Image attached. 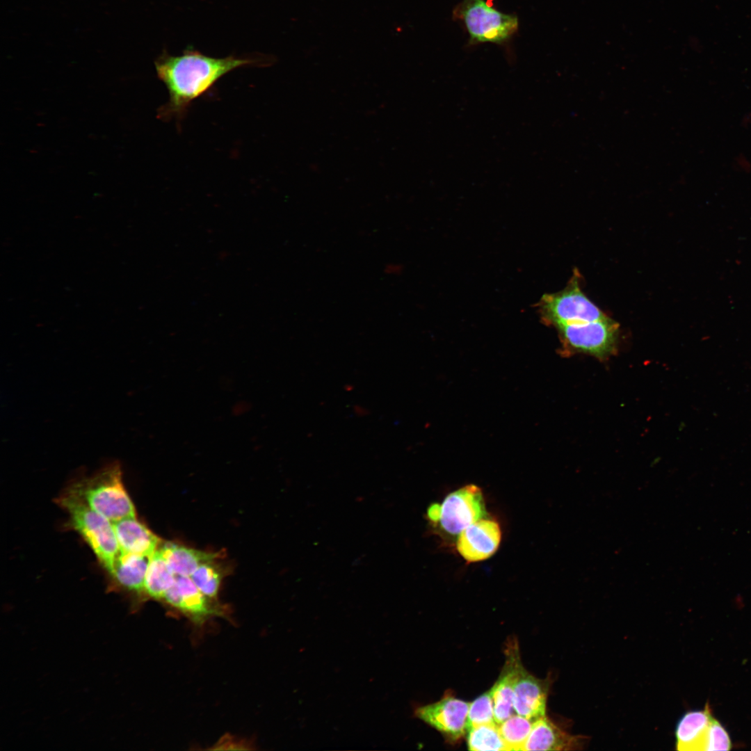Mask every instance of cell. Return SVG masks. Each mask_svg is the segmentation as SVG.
<instances>
[{
  "instance_id": "obj_1",
  "label": "cell",
  "mask_w": 751,
  "mask_h": 751,
  "mask_svg": "<svg viewBox=\"0 0 751 751\" xmlns=\"http://www.w3.org/2000/svg\"><path fill=\"white\" fill-rule=\"evenodd\" d=\"M255 63V59L234 56L213 58L190 48L179 56L165 52L156 60L155 67L159 79L168 90L169 99L158 110L157 117L180 122L192 102L206 95L223 76Z\"/></svg>"
},
{
  "instance_id": "obj_2",
  "label": "cell",
  "mask_w": 751,
  "mask_h": 751,
  "mask_svg": "<svg viewBox=\"0 0 751 751\" xmlns=\"http://www.w3.org/2000/svg\"><path fill=\"white\" fill-rule=\"evenodd\" d=\"M66 491L112 522L136 517L134 505L123 483L121 467L117 462L74 483Z\"/></svg>"
},
{
  "instance_id": "obj_3",
  "label": "cell",
  "mask_w": 751,
  "mask_h": 751,
  "mask_svg": "<svg viewBox=\"0 0 751 751\" xmlns=\"http://www.w3.org/2000/svg\"><path fill=\"white\" fill-rule=\"evenodd\" d=\"M56 503L67 512L72 528L111 574L120 553L113 522L67 491L56 499Z\"/></svg>"
},
{
  "instance_id": "obj_4",
  "label": "cell",
  "mask_w": 751,
  "mask_h": 751,
  "mask_svg": "<svg viewBox=\"0 0 751 751\" xmlns=\"http://www.w3.org/2000/svg\"><path fill=\"white\" fill-rule=\"evenodd\" d=\"M539 308L544 322L556 328L607 317L582 291L579 273L574 274L562 291L544 294L540 299Z\"/></svg>"
},
{
  "instance_id": "obj_5",
  "label": "cell",
  "mask_w": 751,
  "mask_h": 751,
  "mask_svg": "<svg viewBox=\"0 0 751 751\" xmlns=\"http://www.w3.org/2000/svg\"><path fill=\"white\" fill-rule=\"evenodd\" d=\"M485 514L482 491L475 485L451 492L441 503H433L427 510L428 519L451 535H458Z\"/></svg>"
},
{
  "instance_id": "obj_6",
  "label": "cell",
  "mask_w": 751,
  "mask_h": 751,
  "mask_svg": "<svg viewBox=\"0 0 751 751\" xmlns=\"http://www.w3.org/2000/svg\"><path fill=\"white\" fill-rule=\"evenodd\" d=\"M455 13L465 23L473 42L501 43L518 28L516 16L501 13L483 0H465Z\"/></svg>"
},
{
  "instance_id": "obj_7",
  "label": "cell",
  "mask_w": 751,
  "mask_h": 751,
  "mask_svg": "<svg viewBox=\"0 0 751 751\" xmlns=\"http://www.w3.org/2000/svg\"><path fill=\"white\" fill-rule=\"evenodd\" d=\"M556 328L563 342L569 348L605 357L615 348L618 324L607 316L594 321L564 324Z\"/></svg>"
},
{
  "instance_id": "obj_8",
  "label": "cell",
  "mask_w": 751,
  "mask_h": 751,
  "mask_svg": "<svg viewBox=\"0 0 751 751\" xmlns=\"http://www.w3.org/2000/svg\"><path fill=\"white\" fill-rule=\"evenodd\" d=\"M163 602L186 617L197 627L211 617L224 616L227 611L204 595L190 576L175 574V581L166 591Z\"/></svg>"
},
{
  "instance_id": "obj_9",
  "label": "cell",
  "mask_w": 751,
  "mask_h": 751,
  "mask_svg": "<svg viewBox=\"0 0 751 751\" xmlns=\"http://www.w3.org/2000/svg\"><path fill=\"white\" fill-rule=\"evenodd\" d=\"M469 703L453 695L417 707V718L442 733L451 741H457L467 732Z\"/></svg>"
},
{
  "instance_id": "obj_10",
  "label": "cell",
  "mask_w": 751,
  "mask_h": 751,
  "mask_svg": "<svg viewBox=\"0 0 751 751\" xmlns=\"http://www.w3.org/2000/svg\"><path fill=\"white\" fill-rule=\"evenodd\" d=\"M505 654L506 661L501 674L490 688L493 699L494 719L498 725L513 715L515 687L524 668L520 659L516 639L512 638L508 640Z\"/></svg>"
},
{
  "instance_id": "obj_11",
  "label": "cell",
  "mask_w": 751,
  "mask_h": 751,
  "mask_svg": "<svg viewBox=\"0 0 751 751\" xmlns=\"http://www.w3.org/2000/svg\"><path fill=\"white\" fill-rule=\"evenodd\" d=\"M501 537L500 526L496 522L481 518L458 534L457 550L469 563L482 561L496 552Z\"/></svg>"
},
{
  "instance_id": "obj_12",
  "label": "cell",
  "mask_w": 751,
  "mask_h": 751,
  "mask_svg": "<svg viewBox=\"0 0 751 751\" xmlns=\"http://www.w3.org/2000/svg\"><path fill=\"white\" fill-rule=\"evenodd\" d=\"M549 686V679H538L524 668L515 687V713L532 721L545 716Z\"/></svg>"
},
{
  "instance_id": "obj_13",
  "label": "cell",
  "mask_w": 751,
  "mask_h": 751,
  "mask_svg": "<svg viewBox=\"0 0 751 751\" xmlns=\"http://www.w3.org/2000/svg\"><path fill=\"white\" fill-rule=\"evenodd\" d=\"M585 736L571 735L546 716L533 722L524 750H572L583 745Z\"/></svg>"
},
{
  "instance_id": "obj_14",
  "label": "cell",
  "mask_w": 751,
  "mask_h": 751,
  "mask_svg": "<svg viewBox=\"0 0 751 751\" xmlns=\"http://www.w3.org/2000/svg\"><path fill=\"white\" fill-rule=\"evenodd\" d=\"M113 524L121 552L151 556L161 545V539L136 517Z\"/></svg>"
},
{
  "instance_id": "obj_15",
  "label": "cell",
  "mask_w": 751,
  "mask_h": 751,
  "mask_svg": "<svg viewBox=\"0 0 751 751\" xmlns=\"http://www.w3.org/2000/svg\"><path fill=\"white\" fill-rule=\"evenodd\" d=\"M150 557L120 551L111 573L117 585L134 595L138 604L146 599L145 582Z\"/></svg>"
},
{
  "instance_id": "obj_16",
  "label": "cell",
  "mask_w": 751,
  "mask_h": 751,
  "mask_svg": "<svg viewBox=\"0 0 751 751\" xmlns=\"http://www.w3.org/2000/svg\"><path fill=\"white\" fill-rule=\"evenodd\" d=\"M712 718L708 703L702 710L685 713L676 728V749L679 751H704L706 732Z\"/></svg>"
},
{
  "instance_id": "obj_17",
  "label": "cell",
  "mask_w": 751,
  "mask_h": 751,
  "mask_svg": "<svg viewBox=\"0 0 751 751\" xmlns=\"http://www.w3.org/2000/svg\"><path fill=\"white\" fill-rule=\"evenodd\" d=\"M172 571L177 575L191 576L202 563L218 559V553L202 551L171 542L159 547Z\"/></svg>"
},
{
  "instance_id": "obj_18",
  "label": "cell",
  "mask_w": 751,
  "mask_h": 751,
  "mask_svg": "<svg viewBox=\"0 0 751 751\" xmlns=\"http://www.w3.org/2000/svg\"><path fill=\"white\" fill-rule=\"evenodd\" d=\"M175 581V574L158 548L151 556L148 565L145 582L146 599L161 601Z\"/></svg>"
},
{
  "instance_id": "obj_19",
  "label": "cell",
  "mask_w": 751,
  "mask_h": 751,
  "mask_svg": "<svg viewBox=\"0 0 751 751\" xmlns=\"http://www.w3.org/2000/svg\"><path fill=\"white\" fill-rule=\"evenodd\" d=\"M533 722L520 715H512L499 724L500 734L508 751H523L530 734Z\"/></svg>"
},
{
  "instance_id": "obj_20",
  "label": "cell",
  "mask_w": 751,
  "mask_h": 751,
  "mask_svg": "<svg viewBox=\"0 0 751 751\" xmlns=\"http://www.w3.org/2000/svg\"><path fill=\"white\" fill-rule=\"evenodd\" d=\"M467 732V742L470 750L508 751L496 723L474 726L469 728Z\"/></svg>"
},
{
  "instance_id": "obj_21",
  "label": "cell",
  "mask_w": 751,
  "mask_h": 751,
  "mask_svg": "<svg viewBox=\"0 0 751 751\" xmlns=\"http://www.w3.org/2000/svg\"><path fill=\"white\" fill-rule=\"evenodd\" d=\"M216 560L202 563L190 576L204 595L215 601H216L224 574L223 568L217 563Z\"/></svg>"
},
{
  "instance_id": "obj_22",
  "label": "cell",
  "mask_w": 751,
  "mask_h": 751,
  "mask_svg": "<svg viewBox=\"0 0 751 751\" xmlns=\"http://www.w3.org/2000/svg\"><path fill=\"white\" fill-rule=\"evenodd\" d=\"M496 723L491 690L469 703L467 730L474 726Z\"/></svg>"
},
{
  "instance_id": "obj_23",
  "label": "cell",
  "mask_w": 751,
  "mask_h": 751,
  "mask_svg": "<svg viewBox=\"0 0 751 751\" xmlns=\"http://www.w3.org/2000/svg\"><path fill=\"white\" fill-rule=\"evenodd\" d=\"M732 746L729 734L720 722L713 717L706 732L704 751L729 750Z\"/></svg>"
}]
</instances>
